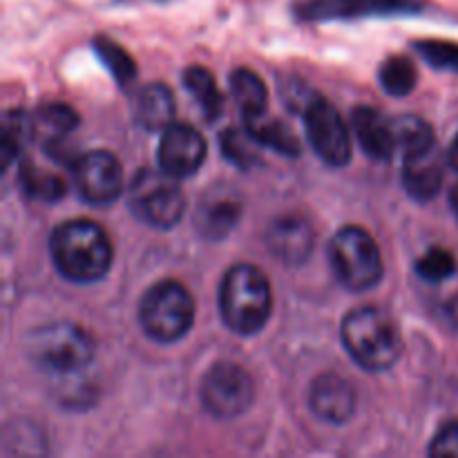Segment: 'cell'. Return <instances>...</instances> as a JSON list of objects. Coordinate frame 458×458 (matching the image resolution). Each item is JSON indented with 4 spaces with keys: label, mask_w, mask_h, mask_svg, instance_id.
<instances>
[{
    "label": "cell",
    "mask_w": 458,
    "mask_h": 458,
    "mask_svg": "<svg viewBox=\"0 0 458 458\" xmlns=\"http://www.w3.org/2000/svg\"><path fill=\"white\" fill-rule=\"evenodd\" d=\"M21 183L27 195H31L38 201H58L67 192L65 182L58 174L47 173L34 164H22L21 168Z\"/></svg>",
    "instance_id": "26"
},
{
    "label": "cell",
    "mask_w": 458,
    "mask_h": 458,
    "mask_svg": "<svg viewBox=\"0 0 458 458\" xmlns=\"http://www.w3.org/2000/svg\"><path fill=\"white\" fill-rule=\"evenodd\" d=\"M316 246V233L307 219L284 215L276 219L267 231V249L282 264H304Z\"/></svg>",
    "instance_id": "14"
},
{
    "label": "cell",
    "mask_w": 458,
    "mask_h": 458,
    "mask_svg": "<svg viewBox=\"0 0 458 458\" xmlns=\"http://www.w3.org/2000/svg\"><path fill=\"white\" fill-rule=\"evenodd\" d=\"M246 121V130L255 137V141L262 148H271V150L280 152L282 157H298L302 152V143L295 137L291 125L284 121L273 119L267 112L258 116H250Z\"/></svg>",
    "instance_id": "19"
},
{
    "label": "cell",
    "mask_w": 458,
    "mask_h": 458,
    "mask_svg": "<svg viewBox=\"0 0 458 458\" xmlns=\"http://www.w3.org/2000/svg\"><path fill=\"white\" fill-rule=\"evenodd\" d=\"M231 92L244 119L267 112V85L253 70L240 67L231 74Z\"/></svg>",
    "instance_id": "20"
},
{
    "label": "cell",
    "mask_w": 458,
    "mask_h": 458,
    "mask_svg": "<svg viewBox=\"0 0 458 458\" xmlns=\"http://www.w3.org/2000/svg\"><path fill=\"white\" fill-rule=\"evenodd\" d=\"M356 389L344 376L322 374L313 380L309 392V407L320 420L329 425H343L356 414Z\"/></svg>",
    "instance_id": "13"
},
{
    "label": "cell",
    "mask_w": 458,
    "mask_h": 458,
    "mask_svg": "<svg viewBox=\"0 0 458 458\" xmlns=\"http://www.w3.org/2000/svg\"><path fill=\"white\" fill-rule=\"evenodd\" d=\"M174 94L168 85L150 83L137 98V121L146 130L161 132L174 123Z\"/></svg>",
    "instance_id": "18"
},
{
    "label": "cell",
    "mask_w": 458,
    "mask_h": 458,
    "mask_svg": "<svg viewBox=\"0 0 458 458\" xmlns=\"http://www.w3.org/2000/svg\"><path fill=\"white\" fill-rule=\"evenodd\" d=\"M394 137H396V152H403V157L416 155V152L437 146L429 123H425L419 116L394 119Z\"/></svg>",
    "instance_id": "22"
},
{
    "label": "cell",
    "mask_w": 458,
    "mask_h": 458,
    "mask_svg": "<svg viewBox=\"0 0 458 458\" xmlns=\"http://www.w3.org/2000/svg\"><path fill=\"white\" fill-rule=\"evenodd\" d=\"M157 3H164V0H157Z\"/></svg>",
    "instance_id": "34"
},
{
    "label": "cell",
    "mask_w": 458,
    "mask_h": 458,
    "mask_svg": "<svg viewBox=\"0 0 458 458\" xmlns=\"http://www.w3.org/2000/svg\"><path fill=\"white\" fill-rule=\"evenodd\" d=\"M27 356L38 369L56 376L83 371L94 360L92 335L72 322H49L27 335Z\"/></svg>",
    "instance_id": "4"
},
{
    "label": "cell",
    "mask_w": 458,
    "mask_h": 458,
    "mask_svg": "<svg viewBox=\"0 0 458 458\" xmlns=\"http://www.w3.org/2000/svg\"><path fill=\"white\" fill-rule=\"evenodd\" d=\"M307 139L313 152L331 168H343L352 161L353 143L349 125L327 98L311 97L302 110Z\"/></svg>",
    "instance_id": "9"
},
{
    "label": "cell",
    "mask_w": 458,
    "mask_h": 458,
    "mask_svg": "<svg viewBox=\"0 0 458 458\" xmlns=\"http://www.w3.org/2000/svg\"><path fill=\"white\" fill-rule=\"evenodd\" d=\"M139 322L146 335L157 343H177L192 329L195 300L179 282H157L141 298Z\"/></svg>",
    "instance_id": "5"
},
{
    "label": "cell",
    "mask_w": 458,
    "mask_h": 458,
    "mask_svg": "<svg viewBox=\"0 0 458 458\" xmlns=\"http://www.w3.org/2000/svg\"><path fill=\"white\" fill-rule=\"evenodd\" d=\"M352 128L367 157L376 161H389L396 155V137H394V121L383 112L369 106H358L352 114Z\"/></svg>",
    "instance_id": "16"
},
{
    "label": "cell",
    "mask_w": 458,
    "mask_h": 458,
    "mask_svg": "<svg viewBox=\"0 0 458 458\" xmlns=\"http://www.w3.org/2000/svg\"><path fill=\"white\" fill-rule=\"evenodd\" d=\"M74 188L83 201L107 206L121 197L125 188L123 168L112 152L94 150L76 157L72 164Z\"/></svg>",
    "instance_id": "10"
},
{
    "label": "cell",
    "mask_w": 458,
    "mask_h": 458,
    "mask_svg": "<svg viewBox=\"0 0 458 458\" xmlns=\"http://www.w3.org/2000/svg\"><path fill=\"white\" fill-rule=\"evenodd\" d=\"M219 146H222L224 157L240 168H250L259 161V148L262 146L255 141L249 130H224L222 137H219Z\"/></svg>",
    "instance_id": "28"
},
{
    "label": "cell",
    "mask_w": 458,
    "mask_h": 458,
    "mask_svg": "<svg viewBox=\"0 0 458 458\" xmlns=\"http://www.w3.org/2000/svg\"><path fill=\"white\" fill-rule=\"evenodd\" d=\"M443 179V159L438 155V148L432 146L423 152L405 157L403 165V183L410 197L416 201H429L441 192Z\"/></svg>",
    "instance_id": "17"
},
{
    "label": "cell",
    "mask_w": 458,
    "mask_h": 458,
    "mask_svg": "<svg viewBox=\"0 0 458 458\" xmlns=\"http://www.w3.org/2000/svg\"><path fill=\"white\" fill-rule=\"evenodd\" d=\"M329 259L335 277L349 291H369L383 277V255L374 237L360 226H347L334 235Z\"/></svg>",
    "instance_id": "7"
},
{
    "label": "cell",
    "mask_w": 458,
    "mask_h": 458,
    "mask_svg": "<svg viewBox=\"0 0 458 458\" xmlns=\"http://www.w3.org/2000/svg\"><path fill=\"white\" fill-rule=\"evenodd\" d=\"M378 79L387 94H392V97H407V94L414 92L419 72H416V65L410 58L403 56V54H396V56H389L380 65Z\"/></svg>",
    "instance_id": "23"
},
{
    "label": "cell",
    "mask_w": 458,
    "mask_h": 458,
    "mask_svg": "<svg viewBox=\"0 0 458 458\" xmlns=\"http://www.w3.org/2000/svg\"><path fill=\"white\" fill-rule=\"evenodd\" d=\"M237 217H240V204L228 197H217L201 208L199 228L210 240H219L235 228Z\"/></svg>",
    "instance_id": "24"
},
{
    "label": "cell",
    "mask_w": 458,
    "mask_h": 458,
    "mask_svg": "<svg viewBox=\"0 0 458 458\" xmlns=\"http://www.w3.org/2000/svg\"><path fill=\"white\" fill-rule=\"evenodd\" d=\"M447 161H450V165H452V168H454L456 173H458V134H456V139H454V141H452V146H450V152H447Z\"/></svg>",
    "instance_id": "32"
},
{
    "label": "cell",
    "mask_w": 458,
    "mask_h": 458,
    "mask_svg": "<svg viewBox=\"0 0 458 458\" xmlns=\"http://www.w3.org/2000/svg\"><path fill=\"white\" fill-rule=\"evenodd\" d=\"M31 137H34V116H27L22 110H9L3 121L4 168L21 155Z\"/></svg>",
    "instance_id": "25"
},
{
    "label": "cell",
    "mask_w": 458,
    "mask_h": 458,
    "mask_svg": "<svg viewBox=\"0 0 458 458\" xmlns=\"http://www.w3.org/2000/svg\"><path fill=\"white\" fill-rule=\"evenodd\" d=\"M183 85H186L188 92L192 94L197 103H199L201 112L208 121L217 119L224 110V97L219 92L217 83H215V76L210 74L206 67L192 65L183 72Z\"/></svg>",
    "instance_id": "21"
},
{
    "label": "cell",
    "mask_w": 458,
    "mask_h": 458,
    "mask_svg": "<svg viewBox=\"0 0 458 458\" xmlns=\"http://www.w3.org/2000/svg\"><path fill=\"white\" fill-rule=\"evenodd\" d=\"M423 9L420 0H295L293 12L300 21H353L374 16H407Z\"/></svg>",
    "instance_id": "11"
},
{
    "label": "cell",
    "mask_w": 458,
    "mask_h": 458,
    "mask_svg": "<svg viewBox=\"0 0 458 458\" xmlns=\"http://www.w3.org/2000/svg\"><path fill=\"white\" fill-rule=\"evenodd\" d=\"M452 210H454V215L458 217V186L454 188V192H452Z\"/></svg>",
    "instance_id": "33"
},
{
    "label": "cell",
    "mask_w": 458,
    "mask_h": 458,
    "mask_svg": "<svg viewBox=\"0 0 458 458\" xmlns=\"http://www.w3.org/2000/svg\"><path fill=\"white\" fill-rule=\"evenodd\" d=\"M79 128V114L65 103H47L34 114V139H40L45 152L61 164H72L65 148L67 134Z\"/></svg>",
    "instance_id": "15"
},
{
    "label": "cell",
    "mask_w": 458,
    "mask_h": 458,
    "mask_svg": "<svg viewBox=\"0 0 458 458\" xmlns=\"http://www.w3.org/2000/svg\"><path fill=\"white\" fill-rule=\"evenodd\" d=\"M208 146L206 139L192 125L173 123L164 130L157 150L159 168L177 179H186L195 174L204 165Z\"/></svg>",
    "instance_id": "12"
},
{
    "label": "cell",
    "mask_w": 458,
    "mask_h": 458,
    "mask_svg": "<svg viewBox=\"0 0 458 458\" xmlns=\"http://www.w3.org/2000/svg\"><path fill=\"white\" fill-rule=\"evenodd\" d=\"M416 52L423 56L425 63L434 67V70L454 72L458 74V43L450 40H416Z\"/></svg>",
    "instance_id": "30"
},
{
    "label": "cell",
    "mask_w": 458,
    "mask_h": 458,
    "mask_svg": "<svg viewBox=\"0 0 458 458\" xmlns=\"http://www.w3.org/2000/svg\"><path fill=\"white\" fill-rule=\"evenodd\" d=\"M340 338L349 356L367 371H387L403 353L396 320L380 307H358L347 313Z\"/></svg>",
    "instance_id": "2"
},
{
    "label": "cell",
    "mask_w": 458,
    "mask_h": 458,
    "mask_svg": "<svg viewBox=\"0 0 458 458\" xmlns=\"http://www.w3.org/2000/svg\"><path fill=\"white\" fill-rule=\"evenodd\" d=\"M128 204L143 224L173 228L186 213V195L179 179L165 170H139L128 188Z\"/></svg>",
    "instance_id": "6"
},
{
    "label": "cell",
    "mask_w": 458,
    "mask_h": 458,
    "mask_svg": "<svg viewBox=\"0 0 458 458\" xmlns=\"http://www.w3.org/2000/svg\"><path fill=\"white\" fill-rule=\"evenodd\" d=\"M49 253L58 273L79 284L106 277L114 258L107 233L89 219L63 222L49 237Z\"/></svg>",
    "instance_id": "1"
},
{
    "label": "cell",
    "mask_w": 458,
    "mask_h": 458,
    "mask_svg": "<svg viewBox=\"0 0 458 458\" xmlns=\"http://www.w3.org/2000/svg\"><path fill=\"white\" fill-rule=\"evenodd\" d=\"M94 52L101 58L103 65L107 67V72L114 76L116 83H132L134 76H137V65H134L132 56L119 43H114L112 38H106V36H98V38H94Z\"/></svg>",
    "instance_id": "27"
},
{
    "label": "cell",
    "mask_w": 458,
    "mask_h": 458,
    "mask_svg": "<svg viewBox=\"0 0 458 458\" xmlns=\"http://www.w3.org/2000/svg\"><path fill=\"white\" fill-rule=\"evenodd\" d=\"M219 311L231 331L253 335L267 327L273 311L271 282L253 264H237L219 286Z\"/></svg>",
    "instance_id": "3"
},
{
    "label": "cell",
    "mask_w": 458,
    "mask_h": 458,
    "mask_svg": "<svg viewBox=\"0 0 458 458\" xmlns=\"http://www.w3.org/2000/svg\"><path fill=\"white\" fill-rule=\"evenodd\" d=\"M429 454L437 458H458V423L447 425L434 437Z\"/></svg>",
    "instance_id": "31"
},
{
    "label": "cell",
    "mask_w": 458,
    "mask_h": 458,
    "mask_svg": "<svg viewBox=\"0 0 458 458\" xmlns=\"http://www.w3.org/2000/svg\"><path fill=\"white\" fill-rule=\"evenodd\" d=\"M416 273L425 282H443L456 273V258L445 249H429L416 259Z\"/></svg>",
    "instance_id": "29"
},
{
    "label": "cell",
    "mask_w": 458,
    "mask_h": 458,
    "mask_svg": "<svg viewBox=\"0 0 458 458\" xmlns=\"http://www.w3.org/2000/svg\"><path fill=\"white\" fill-rule=\"evenodd\" d=\"M206 411L215 419L231 420L244 414L255 398L253 378L235 362H217L206 371L199 387Z\"/></svg>",
    "instance_id": "8"
}]
</instances>
